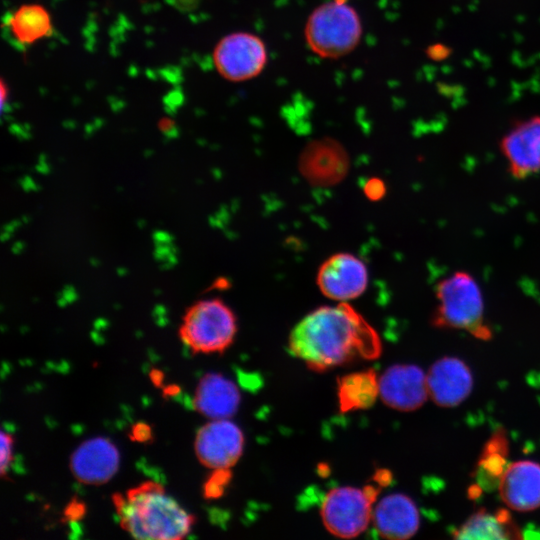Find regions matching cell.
I'll return each instance as SVG.
<instances>
[{
  "label": "cell",
  "instance_id": "6da1fadb",
  "mask_svg": "<svg viewBox=\"0 0 540 540\" xmlns=\"http://www.w3.org/2000/svg\"><path fill=\"white\" fill-rule=\"evenodd\" d=\"M288 339L290 352L318 372L373 360L382 351L376 330L347 302L313 310L295 325Z\"/></svg>",
  "mask_w": 540,
  "mask_h": 540
},
{
  "label": "cell",
  "instance_id": "7a4b0ae2",
  "mask_svg": "<svg viewBox=\"0 0 540 540\" xmlns=\"http://www.w3.org/2000/svg\"><path fill=\"white\" fill-rule=\"evenodd\" d=\"M112 500L121 528L136 539L180 540L195 522L194 516L154 481L142 482L125 494L115 493Z\"/></svg>",
  "mask_w": 540,
  "mask_h": 540
},
{
  "label": "cell",
  "instance_id": "3957f363",
  "mask_svg": "<svg viewBox=\"0 0 540 540\" xmlns=\"http://www.w3.org/2000/svg\"><path fill=\"white\" fill-rule=\"evenodd\" d=\"M437 307L432 324L438 328L461 329L488 340L492 331L484 321V298L479 283L466 271H456L435 287Z\"/></svg>",
  "mask_w": 540,
  "mask_h": 540
},
{
  "label": "cell",
  "instance_id": "277c9868",
  "mask_svg": "<svg viewBox=\"0 0 540 540\" xmlns=\"http://www.w3.org/2000/svg\"><path fill=\"white\" fill-rule=\"evenodd\" d=\"M358 12L346 0H329L308 16L304 38L309 49L325 59H338L351 53L362 38Z\"/></svg>",
  "mask_w": 540,
  "mask_h": 540
},
{
  "label": "cell",
  "instance_id": "5b68a950",
  "mask_svg": "<svg viewBox=\"0 0 540 540\" xmlns=\"http://www.w3.org/2000/svg\"><path fill=\"white\" fill-rule=\"evenodd\" d=\"M236 333L235 314L219 298L192 304L179 327L180 339L194 354L223 353L233 343Z\"/></svg>",
  "mask_w": 540,
  "mask_h": 540
},
{
  "label": "cell",
  "instance_id": "8992f818",
  "mask_svg": "<svg viewBox=\"0 0 540 540\" xmlns=\"http://www.w3.org/2000/svg\"><path fill=\"white\" fill-rule=\"evenodd\" d=\"M381 486L376 482L356 488L331 489L321 503V519L333 535L350 539L363 533L372 521L373 504Z\"/></svg>",
  "mask_w": 540,
  "mask_h": 540
},
{
  "label": "cell",
  "instance_id": "52a82bcc",
  "mask_svg": "<svg viewBox=\"0 0 540 540\" xmlns=\"http://www.w3.org/2000/svg\"><path fill=\"white\" fill-rule=\"evenodd\" d=\"M268 60L264 41L250 32H234L223 37L213 51L217 72L232 82H243L257 77Z\"/></svg>",
  "mask_w": 540,
  "mask_h": 540
},
{
  "label": "cell",
  "instance_id": "ba28073f",
  "mask_svg": "<svg viewBox=\"0 0 540 540\" xmlns=\"http://www.w3.org/2000/svg\"><path fill=\"white\" fill-rule=\"evenodd\" d=\"M244 435L229 419H213L204 424L194 441L199 462L210 469L233 467L242 455Z\"/></svg>",
  "mask_w": 540,
  "mask_h": 540
},
{
  "label": "cell",
  "instance_id": "9c48e42d",
  "mask_svg": "<svg viewBox=\"0 0 540 540\" xmlns=\"http://www.w3.org/2000/svg\"><path fill=\"white\" fill-rule=\"evenodd\" d=\"M317 285L323 295L339 302L359 297L368 285V271L362 260L350 253H337L320 266Z\"/></svg>",
  "mask_w": 540,
  "mask_h": 540
},
{
  "label": "cell",
  "instance_id": "30bf717a",
  "mask_svg": "<svg viewBox=\"0 0 540 540\" xmlns=\"http://www.w3.org/2000/svg\"><path fill=\"white\" fill-rule=\"evenodd\" d=\"M500 150L508 171L516 179L540 172V116L515 123L500 140Z\"/></svg>",
  "mask_w": 540,
  "mask_h": 540
},
{
  "label": "cell",
  "instance_id": "8fae6325",
  "mask_svg": "<svg viewBox=\"0 0 540 540\" xmlns=\"http://www.w3.org/2000/svg\"><path fill=\"white\" fill-rule=\"evenodd\" d=\"M379 396L392 409L414 411L429 396L426 375L416 365H393L379 377Z\"/></svg>",
  "mask_w": 540,
  "mask_h": 540
},
{
  "label": "cell",
  "instance_id": "7c38bea8",
  "mask_svg": "<svg viewBox=\"0 0 540 540\" xmlns=\"http://www.w3.org/2000/svg\"><path fill=\"white\" fill-rule=\"evenodd\" d=\"M120 455L117 447L105 437L82 442L71 454L70 470L85 485H102L118 471Z\"/></svg>",
  "mask_w": 540,
  "mask_h": 540
},
{
  "label": "cell",
  "instance_id": "4fadbf2b",
  "mask_svg": "<svg viewBox=\"0 0 540 540\" xmlns=\"http://www.w3.org/2000/svg\"><path fill=\"white\" fill-rule=\"evenodd\" d=\"M429 397L441 407H454L471 393L473 378L469 367L455 357L437 360L426 374Z\"/></svg>",
  "mask_w": 540,
  "mask_h": 540
},
{
  "label": "cell",
  "instance_id": "5bb4252c",
  "mask_svg": "<svg viewBox=\"0 0 540 540\" xmlns=\"http://www.w3.org/2000/svg\"><path fill=\"white\" fill-rule=\"evenodd\" d=\"M371 522L381 537L389 540H405L417 532L420 517L418 508L410 497L394 493L378 502L373 509Z\"/></svg>",
  "mask_w": 540,
  "mask_h": 540
},
{
  "label": "cell",
  "instance_id": "9a60e30c",
  "mask_svg": "<svg viewBox=\"0 0 540 540\" xmlns=\"http://www.w3.org/2000/svg\"><path fill=\"white\" fill-rule=\"evenodd\" d=\"M504 503L516 511H532L540 507V464L520 460L510 464L499 484Z\"/></svg>",
  "mask_w": 540,
  "mask_h": 540
},
{
  "label": "cell",
  "instance_id": "2e32d148",
  "mask_svg": "<svg viewBox=\"0 0 540 540\" xmlns=\"http://www.w3.org/2000/svg\"><path fill=\"white\" fill-rule=\"evenodd\" d=\"M241 395L237 385L220 373H206L199 380L193 398L194 409L213 419H229L239 409Z\"/></svg>",
  "mask_w": 540,
  "mask_h": 540
},
{
  "label": "cell",
  "instance_id": "e0dca14e",
  "mask_svg": "<svg viewBox=\"0 0 540 540\" xmlns=\"http://www.w3.org/2000/svg\"><path fill=\"white\" fill-rule=\"evenodd\" d=\"M457 539H519V527L507 509L490 513L484 508L473 513L453 532Z\"/></svg>",
  "mask_w": 540,
  "mask_h": 540
},
{
  "label": "cell",
  "instance_id": "ac0fdd59",
  "mask_svg": "<svg viewBox=\"0 0 540 540\" xmlns=\"http://www.w3.org/2000/svg\"><path fill=\"white\" fill-rule=\"evenodd\" d=\"M337 396L341 412L371 407L379 396L376 371L367 369L340 377L337 380Z\"/></svg>",
  "mask_w": 540,
  "mask_h": 540
},
{
  "label": "cell",
  "instance_id": "d6986e66",
  "mask_svg": "<svg viewBox=\"0 0 540 540\" xmlns=\"http://www.w3.org/2000/svg\"><path fill=\"white\" fill-rule=\"evenodd\" d=\"M508 440L503 429H498L485 444L475 470L477 484L485 490L499 487L507 469Z\"/></svg>",
  "mask_w": 540,
  "mask_h": 540
},
{
  "label": "cell",
  "instance_id": "ffe728a7",
  "mask_svg": "<svg viewBox=\"0 0 540 540\" xmlns=\"http://www.w3.org/2000/svg\"><path fill=\"white\" fill-rule=\"evenodd\" d=\"M14 37L23 44H31L48 36L52 26L48 12L39 5H24L8 20Z\"/></svg>",
  "mask_w": 540,
  "mask_h": 540
},
{
  "label": "cell",
  "instance_id": "44dd1931",
  "mask_svg": "<svg viewBox=\"0 0 540 540\" xmlns=\"http://www.w3.org/2000/svg\"><path fill=\"white\" fill-rule=\"evenodd\" d=\"M232 478L231 469H213L203 485V496L207 500H215L223 496Z\"/></svg>",
  "mask_w": 540,
  "mask_h": 540
},
{
  "label": "cell",
  "instance_id": "7402d4cb",
  "mask_svg": "<svg viewBox=\"0 0 540 540\" xmlns=\"http://www.w3.org/2000/svg\"><path fill=\"white\" fill-rule=\"evenodd\" d=\"M13 438L12 436L5 432H1V463H0V474L1 477H5L8 473L10 464L12 462L13 456Z\"/></svg>",
  "mask_w": 540,
  "mask_h": 540
},
{
  "label": "cell",
  "instance_id": "603a6c76",
  "mask_svg": "<svg viewBox=\"0 0 540 540\" xmlns=\"http://www.w3.org/2000/svg\"><path fill=\"white\" fill-rule=\"evenodd\" d=\"M152 436L153 434L151 427L144 422H138L134 424L129 433V437L133 441L139 443L150 442L152 440Z\"/></svg>",
  "mask_w": 540,
  "mask_h": 540
},
{
  "label": "cell",
  "instance_id": "cb8c5ba5",
  "mask_svg": "<svg viewBox=\"0 0 540 540\" xmlns=\"http://www.w3.org/2000/svg\"><path fill=\"white\" fill-rule=\"evenodd\" d=\"M86 511L85 505L79 500H72L64 510V516L70 521L79 520L84 516Z\"/></svg>",
  "mask_w": 540,
  "mask_h": 540
},
{
  "label": "cell",
  "instance_id": "d4e9b609",
  "mask_svg": "<svg viewBox=\"0 0 540 540\" xmlns=\"http://www.w3.org/2000/svg\"><path fill=\"white\" fill-rule=\"evenodd\" d=\"M366 190L369 197L378 199L384 193V184L380 180H373L367 183Z\"/></svg>",
  "mask_w": 540,
  "mask_h": 540
},
{
  "label": "cell",
  "instance_id": "484cf974",
  "mask_svg": "<svg viewBox=\"0 0 540 540\" xmlns=\"http://www.w3.org/2000/svg\"><path fill=\"white\" fill-rule=\"evenodd\" d=\"M428 53L432 59L441 61L448 56L449 50L444 44H436L430 47Z\"/></svg>",
  "mask_w": 540,
  "mask_h": 540
}]
</instances>
